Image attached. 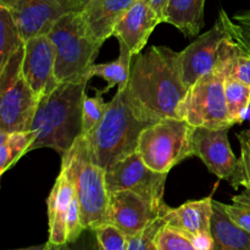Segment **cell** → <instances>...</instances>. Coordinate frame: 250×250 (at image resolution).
Masks as SVG:
<instances>
[{
	"label": "cell",
	"instance_id": "6da1fadb",
	"mask_svg": "<svg viewBox=\"0 0 250 250\" xmlns=\"http://www.w3.org/2000/svg\"><path fill=\"white\" fill-rule=\"evenodd\" d=\"M188 90L181 72L180 53L161 45L137 55L125 88L132 106L151 122L178 119Z\"/></svg>",
	"mask_w": 250,
	"mask_h": 250
},
{
	"label": "cell",
	"instance_id": "7a4b0ae2",
	"mask_svg": "<svg viewBox=\"0 0 250 250\" xmlns=\"http://www.w3.org/2000/svg\"><path fill=\"white\" fill-rule=\"evenodd\" d=\"M89 78L60 83L50 94L42 98L32 122L34 142L28 153L51 148L61 156L83 134L82 111Z\"/></svg>",
	"mask_w": 250,
	"mask_h": 250
},
{
	"label": "cell",
	"instance_id": "3957f363",
	"mask_svg": "<svg viewBox=\"0 0 250 250\" xmlns=\"http://www.w3.org/2000/svg\"><path fill=\"white\" fill-rule=\"evenodd\" d=\"M155 122L142 116L128 102L125 89H117L102 122L83 134L93 164L106 170L137 153L141 134Z\"/></svg>",
	"mask_w": 250,
	"mask_h": 250
},
{
	"label": "cell",
	"instance_id": "277c9868",
	"mask_svg": "<svg viewBox=\"0 0 250 250\" xmlns=\"http://www.w3.org/2000/svg\"><path fill=\"white\" fill-rule=\"evenodd\" d=\"M236 46L237 43L229 34L222 44L219 62L214 70L189 88L178 119L186 120L193 127L231 128L234 126L225 95V80L229 75L231 59Z\"/></svg>",
	"mask_w": 250,
	"mask_h": 250
},
{
	"label": "cell",
	"instance_id": "5b68a950",
	"mask_svg": "<svg viewBox=\"0 0 250 250\" xmlns=\"http://www.w3.org/2000/svg\"><path fill=\"white\" fill-rule=\"evenodd\" d=\"M61 167L66 168L73 180L84 229L107 224L110 194L105 182V170L90 160L83 134L62 155Z\"/></svg>",
	"mask_w": 250,
	"mask_h": 250
},
{
	"label": "cell",
	"instance_id": "8992f818",
	"mask_svg": "<svg viewBox=\"0 0 250 250\" xmlns=\"http://www.w3.org/2000/svg\"><path fill=\"white\" fill-rule=\"evenodd\" d=\"M48 36L55 46V76L59 83L90 80L102 45L88 33L80 14H66Z\"/></svg>",
	"mask_w": 250,
	"mask_h": 250
},
{
	"label": "cell",
	"instance_id": "52a82bcc",
	"mask_svg": "<svg viewBox=\"0 0 250 250\" xmlns=\"http://www.w3.org/2000/svg\"><path fill=\"white\" fill-rule=\"evenodd\" d=\"M194 127L186 120L165 119L155 122L141 134L137 153L151 170L168 173L193 155Z\"/></svg>",
	"mask_w": 250,
	"mask_h": 250
},
{
	"label": "cell",
	"instance_id": "ba28073f",
	"mask_svg": "<svg viewBox=\"0 0 250 250\" xmlns=\"http://www.w3.org/2000/svg\"><path fill=\"white\" fill-rule=\"evenodd\" d=\"M24 45L0 70V131H31L41 98L22 73Z\"/></svg>",
	"mask_w": 250,
	"mask_h": 250
},
{
	"label": "cell",
	"instance_id": "9c48e42d",
	"mask_svg": "<svg viewBox=\"0 0 250 250\" xmlns=\"http://www.w3.org/2000/svg\"><path fill=\"white\" fill-rule=\"evenodd\" d=\"M166 178L167 173L151 170L138 153L127 156L105 170V182L109 194L129 190L158 207L165 205L164 190Z\"/></svg>",
	"mask_w": 250,
	"mask_h": 250
},
{
	"label": "cell",
	"instance_id": "30bf717a",
	"mask_svg": "<svg viewBox=\"0 0 250 250\" xmlns=\"http://www.w3.org/2000/svg\"><path fill=\"white\" fill-rule=\"evenodd\" d=\"M229 129L194 127L193 155L198 156L212 175L220 180H226L237 189L243 183V177L239 159L234 156L229 146Z\"/></svg>",
	"mask_w": 250,
	"mask_h": 250
},
{
	"label": "cell",
	"instance_id": "8fae6325",
	"mask_svg": "<svg viewBox=\"0 0 250 250\" xmlns=\"http://www.w3.org/2000/svg\"><path fill=\"white\" fill-rule=\"evenodd\" d=\"M227 37L229 32L221 19L217 17V21L211 29L195 38L193 43L181 51V72L188 89L203 76L214 70L219 62L222 44Z\"/></svg>",
	"mask_w": 250,
	"mask_h": 250
},
{
	"label": "cell",
	"instance_id": "7c38bea8",
	"mask_svg": "<svg viewBox=\"0 0 250 250\" xmlns=\"http://www.w3.org/2000/svg\"><path fill=\"white\" fill-rule=\"evenodd\" d=\"M167 208L166 204L158 207L129 190H120L110 193L107 222L132 237L163 216Z\"/></svg>",
	"mask_w": 250,
	"mask_h": 250
},
{
	"label": "cell",
	"instance_id": "4fadbf2b",
	"mask_svg": "<svg viewBox=\"0 0 250 250\" xmlns=\"http://www.w3.org/2000/svg\"><path fill=\"white\" fill-rule=\"evenodd\" d=\"M55 46L49 36L24 42L22 73L39 98L50 94L60 83L55 76Z\"/></svg>",
	"mask_w": 250,
	"mask_h": 250
},
{
	"label": "cell",
	"instance_id": "5bb4252c",
	"mask_svg": "<svg viewBox=\"0 0 250 250\" xmlns=\"http://www.w3.org/2000/svg\"><path fill=\"white\" fill-rule=\"evenodd\" d=\"M10 11L24 42L48 36L61 17L72 12L67 0H16Z\"/></svg>",
	"mask_w": 250,
	"mask_h": 250
},
{
	"label": "cell",
	"instance_id": "9a60e30c",
	"mask_svg": "<svg viewBox=\"0 0 250 250\" xmlns=\"http://www.w3.org/2000/svg\"><path fill=\"white\" fill-rule=\"evenodd\" d=\"M161 22H164L163 19L148 2L136 0L119 21L114 37L117 41L124 42L132 55L137 56L146 45L155 27Z\"/></svg>",
	"mask_w": 250,
	"mask_h": 250
},
{
	"label": "cell",
	"instance_id": "2e32d148",
	"mask_svg": "<svg viewBox=\"0 0 250 250\" xmlns=\"http://www.w3.org/2000/svg\"><path fill=\"white\" fill-rule=\"evenodd\" d=\"M136 0H90L82 11L81 20L88 33L100 45L114 37L117 23Z\"/></svg>",
	"mask_w": 250,
	"mask_h": 250
},
{
	"label": "cell",
	"instance_id": "e0dca14e",
	"mask_svg": "<svg viewBox=\"0 0 250 250\" xmlns=\"http://www.w3.org/2000/svg\"><path fill=\"white\" fill-rule=\"evenodd\" d=\"M75 195L73 180L66 168L61 167L54 187L46 199L48 205V243H66V216Z\"/></svg>",
	"mask_w": 250,
	"mask_h": 250
},
{
	"label": "cell",
	"instance_id": "ac0fdd59",
	"mask_svg": "<svg viewBox=\"0 0 250 250\" xmlns=\"http://www.w3.org/2000/svg\"><path fill=\"white\" fill-rule=\"evenodd\" d=\"M212 200V194H210L200 200H190L175 209L168 207L163 217L166 225L183 232L190 238L210 234Z\"/></svg>",
	"mask_w": 250,
	"mask_h": 250
},
{
	"label": "cell",
	"instance_id": "d6986e66",
	"mask_svg": "<svg viewBox=\"0 0 250 250\" xmlns=\"http://www.w3.org/2000/svg\"><path fill=\"white\" fill-rule=\"evenodd\" d=\"M210 234L212 250H250V233L232 221L224 203L217 200H212Z\"/></svg>",
	"mask_w": 250,
	"mask_h": 250
},
{
	"label": "cell",
	"instance_id": "ffe728a7",
	"mask_svg": "<svg viewBox=\"0 0 250 250\" xmlns=\"http://www.w3.org/2000/svg\"><path fill=\"white\" fill-rule=\"evenodd\" d=\"M205 0H168L164 22L175 26L186 38L195 37L204 27Z\"/></svg>",
	"mask_w": 250,
	"mask_h": 250
},
{
	"label": "cell",
	"instance_id": "44dd1931",
	"mask_svg": "<svg viewBox=\"0 0 250 250\" xmlns=\"http://www.w3.org/2000/svg\"><path fill=\"white\" fill-rule=\"evenodd\" d=\"M120 45V53L116 60L106 63H95L92 68V77H102L107 82V87L105 92L111 89L112 87H117V89H125L128 84L131 77V61L132 53L128 46L122 41H117Z\"/></svg>",
	"mask_w": 250,
	"mask_h": 250
},
{
	"label": "cell",
	"instance_id": "7402d4cb",
	"mask_svg": "<svg viewBox=\"0 0 250 250\" xmlns=\"http://www.w3.org/2000/svg\"><path fill=\"white\" fill-rule=\"evenodd\" d=\"M34 142L32 131L6 132L0 131V175H4L24 154L28 153Z\"/></svg>",
	"mask_w": 250,
	"mask_h": 250
},
{
	"label": "cell",
	"instance_id": "603a6c76",
	"mask_svg": "<svg viewBox=\"0 0 250 250\" xmlns=\"http://www.w3.org/2000/svg\"><path fill=\"white\" fill-rule=\"evenodd\" d=\"M23 45L24 41L11 11L0 6V70Z\"/></svg>",
	"mask_w": 250,
	"mask_h": 250
},
{
	"label": "cell",
	"instance_id": "cb8c5ba5",
	"mask_svg": "<svg viewBox=\"0 0 250 250\" xmlns=\"http://www.w3.org/2000/svg\"><path fill=\"white\" fill-rule=\"evenodd\" d=\"M225 95L232 122L242 124L250 105V85L229 75L225 80Z\"/></svg>",
	"mask_w": 250,
	"mask_h": 250
},
{
	"label": "cell",
	"instance_id": "d4e9b609",
	"mask_svg": "<svg viewBox=\"0 0 250 250\" xmlns=\"http://www.w3.org/2000/svg\"><path fill=\"white\" fill-rule=\"evenodd\" d=\"M219 17L227 32L242 49L250 54V10H244L229 17L224 9L220 10Z\"/></svg>",
	"mask_w": 250,
	"mask_h": 250
},
{
	"label": "cell",
	"instance_id": "484cf974",
	"mask_svg": "<svg viewBox=\"0 0 250 250\" xmlns=\"http://www.w3.org/2000/svg\"><path fill=\"white\" fill-rule=\"evenodd\" d=\"M104 93L105 90L97 92L94 97L85 95L82 111L83 134L89 133L92 129H94L102 122L103 117L107 110V105H109V103H105L104 98H103Z\"/></svg>",
	"mask_w": 250,
	"mask_h": 250
},
{
	"label": "cell",
	"instance_id": "4316f807",
	"mask_svg": "<svg viewBox=\"0 0 250 250\" xmlns=\"http://www.w3.org/2000/svg\"><path fill=\"white\" fill-rule=\"evenodd\" d=\"M99 250H127L129 237L115 225L103 224L93 229Z\"/></svg>",
	"mask_w": 250,
	"mask_h": 250
},
{
	"label": "cell",
	"instance_id": "83f0119b",
	"mask_svg": "<svg viewBox=\"0 0 250 250\" xmlns=\"http://www.w3.org/2000/svg\"><path fill=\"white\" fill-rule=\"evenodd\" d=\"M156 244L158 250H198L190 237L166 224L159 231Z\"/></svg>",
	"mask_w": 250,
	"mask_h": 250
},
{
	"label": "cell",
	"instance_id": "f1b7e54d",
	"mask_svg": "<svg viewBox=\"0 0 250 250\" xmlns=\"http://www.w3.org/2000/svg\"><path fill=\"white\" fill-rule=\"evenodd\" d=\"M163 216L156 219L141 232L128 238V248L127 250H158L156 237L161 227L165 225Z\"/></svg>",
	"mask_w": 250,
	"mask_h": 250
},
{
	"label": "cell",
	"instance_id": "f546056e",
	"mask_svg": "<svg viewBox=\"0 0 250 250\" xmlns=\"http://www.w3.org/2000/svg\"><path fill=\"white\" fill-rule=\"evenodd\" d=\"M227 214L234 224L250 233V192L232 197V204H225Z\"/></svg>",
	"mask_w": 250,
	"mask_h": 250
},
{
	"label": "cell",
	"instance_id": "4dcf8cb0",
	"mask_svg": "<svg viewBox=\"0 0 250 250\" xmlns=\"http://www.w3.org/2000/svg\"><path fill=\"white\" fill-rule=\"evenodd\" d=\"M229 76L250 85V54L242 49L238 43L231 59Z\"/></svg>",
	"mask_w": 250,
	"mask_h": 250
},
{
	"label": "cell",
	"instance_id": "1f68e13d",
	"mask_svg": "<svg viewBox=\"0 0 250 250\" xmlns=\"http://www.w3.org/2000/svg\"><path fill=\"white\" fill-rule=\"evenodd\" d=\"M84 231L82 221H81V209L77 195H73L66 216V242H75Z\"/></svg>",
	"mask_w": 250,
	"mask_h": 250
},
{
	"label": "cell",
	"instance_id": "d6a6232c",
	"mask_svg": "<svg viewBox=\"0 0 250 250\" xmlns=\"http://www.w3.org/2000/svg\"><path fill=\"white\" fill-rule=\"evenodd\" d=\"M237 139H238L239 146H241L239 163H241L242 177H243L242 186L250 192V129L239 132L237 134Z\"/></svg>",
	"mask_w": 250,
	"mask_h": 250
},
{
	"label": "cell",
	"instance_id": "836d02e7",
	"mask_svg": "<svg viewBox=\"0 0 250 250\" xmlns=\"http://www.w3.org/2000/svg\"><path fill=\"white\" fill-rule=\"evenodd\" d=\"M46 249L48 250H82L80 241L78 238L75 242H66V243L61 244V246H54L46 242Z\"/></svg>",
	"mask_w": 250,
	"mask_h": 250
},
{
	"label": "cell",
	"instance_id": "e575fe53",
	"mask_svg": "<svg viewBox=\"0 0 250 250\" xmlns=\"http://www.w3.org/2000/svg\"><path fill=\"white\" fill-rule=\"evenodd\" d=\"M144 1L148 2L156 12H158L159 16L163 19H165V11H166V7H167L168 4V0H144Z\"/></svg>",
	"mask_w": 250,
	"mask_h": 250
},
{
	"label": "cell",
	"instance_id": "d590c367",
	"mask_svg": "<svg viewBox=\"0 0 250 250\" xmlns=\"http://www.w3.org/2000/svg\"><path fill=\"white\" fill-rule=\"evenodd\" d=\"M90 0H67L68 7L72 12H80L82 11L83 7L89 2Z\"/></svg>",
	"mask_w": 250,
	"mask_h": 250
},
{
	"label": "cell",
	"instance_id": "8d00e7d4",
	"mask_svg": "<svg viewBox=\"0 0 250 250\" xmlns=\"http://www.w3.org/2000/svg\"><path fill=\"white\" fill-rule=\"evenodd\" d=\"M15 1H16V0H0V6H4L10 10L12 6H14Z\"/></svg>",
	"mask_w": 250,
	"mask_h": 250
},
{
	"label": "cell",
	"instance_id": "74e56055",
	"mask_svg": "<svg viewBox=\"0 0 250 250\" xmlns=\"http://www.w3.org/2000/svg\"><path fill=\"white\" fill-rule=\"evenodd\" d=\"M16 250H48L46 249V243L41 244V246H33L28 247V248H22V249H16Z\"/></svg>",
	"mask_w": 250,
	"mask_h": 250
}]
</instances>
